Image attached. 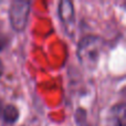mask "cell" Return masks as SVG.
Here are the masks:
<instances>
[{"instance_id":"6da1fadb","label":"cell","mask_w":126,"mask_h":126,"mask_svg":"<svg viewBox=\"0 0 126 126\" xmlns=\"http://www.w3.org/2000/svg\"><path fill=\"white\" fill-rule=\"evenodd\" d=\"M104 44L105 43L103 39L97 35H86L82 38L79 42L78 51H76L81 64L89 70L95 69L100 61Z\"/></svg>"},{"instance_id":"7a4b0ae2","label":"cell","mask_w":126,"mask_h":126,"mask_svg":"<svg viewBox=\"0 0 126 126\" xmlns=\"http://www.w3.org/2000/svg\"><path fill=\"white\" fill-rule=\"evenodd\" d=\"M31 3L26 0H15L9 9V20L12 29L17 32L23 31L28 24Z\"/></svg>"},{"instance_id":"3957f363","label":"cell","mask_w":126,"mask_h":126,"mask_svg":"<svg viewBox=\"0 0 126 126\" xmlns=\"http://www.w3.org/2000/svg\"><path fill=\"white\" fill-rule=\"evenodd\" d=\"M58 15L61 22L66 28H73L74 24V7L70 0H61L58 7Z\"/></svg>"},{"instance_id":"277c9868","label":"cell","mask_w":126,"mask_h":126,"mask_svg":"<svg viewBox=\"0 0 126 126\" xmlns=\"http://www.w3.org/2000/svg\"><path fill=\"white\" fill-rule=\"evenodd\" d=\"M110 126H125V105L120 103L114 105L110 111L109 115Z\"/></svg>"},{"instance_id":"5b68a950","label":"cell","mask_w":126,"mask_h":126,"mask_svg":"<svg viewBox=\"0 0 126 126\" xmlns=\"http://www.w3.org/2000/svg\"><path fill=\"white\" fill-rule=\"evenodd\" d=\"M2 117L4 122L12 124L19 118V111L15 105H6L2 110Z\"/></svg>"},{"instance_id":"8992f818","label":"cell","mask_w":126,"mask_h":126,"mask_svg":"<svg viewBox=\"0 0 126 126\" xmlns=\"http://www.w3.org/2000/svg\"><path fill=\"white\" fill-rule=\"evenodd\" d=\"M2 72H3V65H2V61L0 60V75L2 74Z\"/></svg>"}]
</instances>
